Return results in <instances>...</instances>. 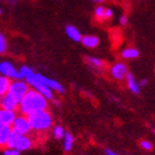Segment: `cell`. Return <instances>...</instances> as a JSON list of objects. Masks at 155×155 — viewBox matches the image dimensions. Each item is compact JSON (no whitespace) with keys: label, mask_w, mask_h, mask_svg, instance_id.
<instances>
[{"label":"cell","mask_w":155,"mask_h":155,"mask_svg":"<svg viewBox=\"0 0 155 155\" xmlns=\"http://www.w3.org/2000/svg\"><path fill=\"white\" fill-rule=\"evenodd\" d=\"M140 145H141V147L144 150H146V151H151L152 150V144L149 142V141H142V142L140 143Z\"/></svg>","instance_id":"cb8c5ba5"},{"label":"cell","mask_w":155,"mask_h":155,"mask_svg":"<svg viewBox=\"0 0 155 155\" xmlns=\"http://www.w3.org/2000/svg\"><path fill=\"white\" fill-rule=\"evenodd\" d=\"M16 116L17 115L15 111L5 110V109L0 107V124L11 126L15 119H16Z\"/></svg>","instance_id":"30bf717a"},{"label":"cell","mask_w":155,"mask_h":155,"mask_svg":"<svg viewBox=\"0 0 155 155\" xmlns=\"http://www.w3.org/2000/svg\"><path fill=\"white\" fill-rule=\"evenodd\" d=\"M120 23H121L122 26H125L126 23H127V18H126V16H122L120 18Z\"/></svg>","instance_id":"4316f807"},{"label":"cell","mask_w":155,"mask_h":155,"mask_svg":"<svg viewBox=\"0 0 155 155\" xmlns=\"http://www.w3.org/2000/svg\"><path fill=\"white\" fill-rule=\"evenodd\" d=\"M0 13H1V9H0Z\"/></svg>","instance_id":"4dcf8cb0"},{"label":"cell","mask_w":155,"mask_h":155,"mask_svg":"<svg viewBox=\"0 0 155 155\" xmlns=\"http://www.w3.org/2000/svg\"><path fill=\"white\" fill-rule=\"evenodd\" d=\"M11 130H12V133L23 134V135H29L30 132L32 131L29 124V121H28V117L26 115H22V114L16 116V119L11 125Z\"/></svg>","instance_id":"8992f818"},{"label":"cell","mask_w":155,"mask_h":155,"mask_svg":"<svg viewBox=\"0 0 155 155\" xmlns=\"http://www.w3.org/2000/svg\"><path fill=\"white\" fill-rule=\"evenodd\" d=\"M0 107L5 109V110L15 111L16 112L17 109H19V102L7 93L6 95L0 97Z\"/></svg>","instance_id":"52a82bcc"},{"label":"cell","mask_w":155,"mask_h":155,"mask_svg":"<svg viewBox=\"0 0 155 155\" xmlns=\"http://www.w3.org/2000/svg\"><path fill=\"white\" fill-rule=\"evenodd\" d=\"M112 16H113V12H112V10L105 8V12H104V18H105V20L111 19V18H112Z\"/></svg>","instance_id":"484cf974"},{"label":"cell","mask_w":155,"mask_h":155,"mask_svg":"<svg viewBox=\"0 0 155 155\" xmlns=\"http://www.w3.org/2000/svg\"><path fill=\"white\" fill-rule=\"evenodd\" d=\"M3 155H19V151H17L15 149H8L5 150Z\"/></svg>","instance_id":"d4e9b609"},{"label":"cell","mask_w":155,"mask_h":155,"mask_svg":"<svg viewBox=\"0 0 155 155\" xmlns=\"http://www.w3.org/2000/svg\"><path fill=\"white\" fill-rule=\"evenodd\" d=\"M139 55V51L134 48H126L122 51V57L124 59H135Z\"/></svg>","instance_id":"e0dca14e"},{"label":"cell","mask_w":155,"mask_h":155,"mask_svg":"<svg viewBox=\"0 0 155 155\" xmlns=\"http://www.w3.org/2000/svg\"><path fill=\"white\" fill-rule=\"evenodd\" d=\"M20 73H21V75H22V78H29V77H31L32 74H35L33 73V71L31 70L30 68H28V67H22V68L20 69Z\"/></svg>","instance_id":"7402d4cb"},{"label":"cell","mask_w":155,"mask_h":155,"mask_svg":"<svg viewBox=\"0 0 155 155\" xmlns=\"http://www.w3.org/2000/svg\"><path fill=\"white\" fill-rule=\"evenodd\" d=\"M53 136H54L57 140H60L62 139L63 136H64V130H63V127L62 126H55L54 129H53Z\"/></svg>","instance_id":"44dd1931"},{"label":"cell","mask_w":155,"mask_h":155,"mask_svg":"<svg viewBox=\"0 0 155 155\" xmlns=\"http://www.w3.org/2000/svg\"><path fill=\"white\" fill-rule=\"evenodd\" d=\"M48 102L41 93L37 90H29L19 103V110L22 115H29L38 111L47 110Z\"/></svg>","instance_id":"6da1fadb"},{"label":"cell","mask_w":155,"mask_h":155,"mask_svg":"<svg viewBox=\"0 0 155 155\" xmlns=\"http://www.w3.org/2000/svg\"><path fill=\"white\" fill-rule=\"evenodd\" d=\"M64 150L67 152H69L70 150L72 149V146H73V142H74V139H73V136L70 134V133H64Z\"/></svg>","instance_id":"ac0fdd59"},{"label":"cell","mask_w":155,"mask_h":155,"mask_svg":"<svg viewBox=\"0 0 155 155\" xmlns=\"http://www.w3.org/2000/svg\"><path fill=\"white\" fill-rule=\"evenodd\" d=\"M0 72L7 78H13V79H22V75L18 72L9 62H0Z\"/></svg>","instance_id":"ba28073f"},{"label":"cell","mask_w":155,"mask_h":155,"mask_svg":"<svg viewBox=\"0 0 155 155\" xmlns=\"http://www.w3.org/2000/svg\"><path fill=\"white\" fill-rule=\"evenodd\" d=\"M27 82L32 85L35 87V90H37L39 93H41L45 99H50L51 100L53 95H52V91L50 87H48L40 79V75L39 74H32L31 77L27 78Z\"/></svg>","instance_id":"277c9868"},{"label":"cell","mask_w":155,"mask_h":155,"mask_svg":"<svg viewBox=\"0 0 155 155\" xmlns=\"http://www.w3.org/2000/svg\"><path fill=\"white\" fill-rule=\"evenodd\" d=\"M11 134H12L11 126L0 124V147L7 146V143L9 141Z\"/></svg>","instance_id":"8fae6325"},{"label":"cell","mask_w":155,"mask_h":155,"mask_svg":"<svg viewBox=\"0 0 155 155\" xmlns=\"http://www.w3.org/2000/svg\"><path fill=\"white\" fill-rule=\"evenodd\" d=\"M87 61L89 62L92 67H94V68H101V67H103V61L100 60V59L93 58V57H87Z\"/></svg>","instance_id":"ffe728a7"},{"label":"cell","mask_w":155,"mask_h":155,"mask_svg":"<svg viewBox=\"0 0 155 155\" xmlns=\"http://www.w3.org/2000/svg\"><path fill=\"white\" fill-rule=\"evenodd\" d=\"M92 1H94V2H103L105 0H92Z\"/></svg>","instance_id":"f546056e"},{"label":"cell","mask_w":155,"mask_h":155,"mask_svg":"<svg viewBox=\"0 0 155 155\" xmlns=\"http://www.w3.org/2000/svg\"><path fill=\"white\" fill-rule=\"evenodd\" d=\"M126 81H127V87H129V89L131 91H132L133 93H140V85L139 83H136L135 79H134V77H133L131 73H127V75H126Z\"/></svg>","instance_id":"9a60e30c"},{"label":"cell","mask_w":155,"mask_h":155,"mask_svg":"<svg viewBox=\"0 0 155 155\" xmlns=\"http://www.w3.org/2000/svg\"><path fill=\"white\" fill-rule=\"evenodd\" d=\"M146 83H147V81H146L145 79H143V80H141V81H140L139 85H140V87H145V85H146Z\"/></svg>","instance_id":"83f0119b"},{"label":"cell","mask_w":155,"mask_h":155,"mask_svg":"<svg viewBox=\"0 0 155 155\" xmlns=\"http://www.w3.org/2000/svg\"><path fill=\"white\" fill-rule=\"evenodd\" d=\"M104 12H105V8L102 6H99L94 10V16H95V18H97V20L103 21V20H105V18H104Z\"/></svg>","instance_id":"d6986e66"},{"label":"cell","mask_w":155,"mask_h":155,"mask_svg":"<svg viewBox=\"0 0 155 155\" xmlns=\"http://www.w3.org/2000/svg\"><path fill=\"white\" fill-rule=\"evenodd\" d=\"M81 42L87 48H95L99 45V39L94 36H84L81 38Z\"/></svg>","instance_id":"5bb4252c"},{"label":"cell","mask_w":155,"mask_h":155,"mask_svg":"<svg viewBox=\"0 0 155 155\" xmlns=\"http://www.w3.org/2000/svg\"><path fill=\"white\" fill-rule=\"evenodd\" d=\"M10 80L7 77H0V97L6 95L10 87Z\"/></svg>","instance_id":"2e32d148"},{"label":"cell","mask_w":155,"mask_h":155,"mask_svg":"<svg viewBox=\"0 0 155 155\" xmlns=\"http://www.w3.org/2000/svg\"><path fill=\"white\" fill-rule=\"evenodd\" d=\"M40 79H41L42 82H43L48 87H50L51 90H54V91H57V92H60V93H63V92H64V87H62L60 83H58L57 81L51 80V79H49V78H45V77H42V75H40Z\"/></svg>","instance_id":"7c38bea8"},{"label":"cell","mask_w":155,"mask_h":155,"mask_svg":"<svg viewBox=\"0 0 155 155\" xmlns=\"http://www.w3.org/2000/svg\"><path fill=\"white\" fill-rule=\"evenodd\" d=\"M105 154L107 155H117L116 153H114L113 151H111V150H105Z\"/></svg>","instance_id":"f1b7e54d"},{"label":"cell","mask_w":155,"mask_h":155,"mask_svg":"<svg viewBox=\"0 0 155 155\" xmlns=\"http://www.w3.org/2000/svg\"><path fill=\"white\" fill-rule=\"evenodd\" d=\"M33 144H35V140L32 136L12 133L7 143V146H8V149H15L20 152V151H27V150L31 149Z\"/></svg>","instance_id":"3957f363"},{"label":"cell","mask_w":155,"mask_h":155,"mask_svg":"<svg viewBox=\"0 0 155 155\" xmlns=\"http://www.w3.org/2000/svg\"><path fill=\"white\" fill-rule=\"evenodd\" d=\"M65 32H67L69 38H71L73 41H75V42L81 41V38H82V37H81L80 31H79L77 28H74L73 26L67 27V28H65Z\"/></svg>","instance_id":"4fadbf2b"},{"label":"cell","mask_w":155,"mask_h":155,"mask_svg":"<svg viewBox=\"0 0 155 155\" xmlns=\"http://www.w3.org/2000/svg\"><path fill=\"white\" fill-rule=\"evenodd\" d=\"M129 71H127V67L124 63H115V64L111 68V75L115 79V80H123L126 79Z\"/></svg>","instance_id":"9c48e42d"},{"label":"cell","mask_w":155,"mask_h":155,"mask_svg":"<svg viewBox=\"0 0 155 155\" xmlns=\"http://www.w3.org/2000/svg\"><path fill=\"white\" fill-rule=\"evenodd\" d=\"M7 48V42H6V39H5V37L0 33V53H2V52H5V50H6Z\"/></svg>","instance_id":"603a6c76"},{"label":"cell","mask_w":155,"mask_h":155,"mask_svg":"<svg viewBox=\"0 0 155 155\" xmlns=\"http://www.w3.org/2000/svg\"><path fill=\"white\" fill-rule=\"evenodd\" d=\"M31 130L35 132L42 133L50 130L52 125V116L47 110L38 111L27 115Z\"/></svg>","instance_id":"7a4b0ae2"},{"label":"cell","mask_w":155,"mask_h":155,"mask_svg":"<svg viewBox=\"0 0 155 155\" xmlns=\"http://www.w3.org/2000/svg\"><path fill=\"white\" fill-rule=\"evenodd\" d=\"M28 91H29L28 84L22 82V81H15V82L10 83L9 90H8L7 93L11 95L15 100H17L20 103V101L22 100V97L26 95Z\"/></svg>","instance_id":"5b68a950"}]
</instances>
